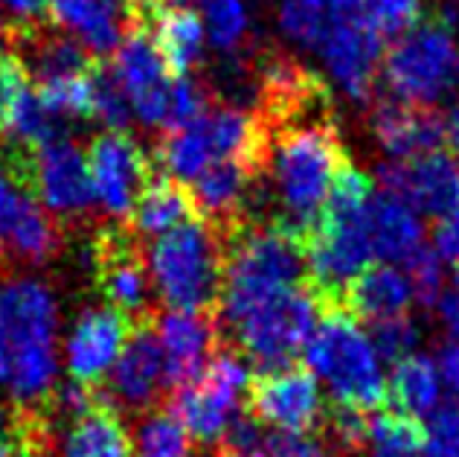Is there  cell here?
<instances>
[{"label":"cell","mask_w":459,"mask_h":457,"mask_svg":"<svg viewBox=\"0 0 459 457\" xmlns=\"http://www.w3.org/2000/svg\"><path fill=\"white\" fill-rule=\"evenodd\" d=\"M268 161L259 184H264L273 201L271 222H282L308 239L334 175L352 163L337 126L334 102L268 128Z\"/></svg>","instance_id":"cell-1"},{"label":"cell","mask_w":459,"mask_h":457,"mask_svg":"<svg viewBox=\"0 0 459 457\" xmlns=\"http://www.w3.org/2000/svg\"><path fill=\"white\" fill-rule=\"evenodd\" d=\"M227 236V266L219 300L221 327H236L250 312L288 288L308 283V239L282 222H253Z\"/></svg>","instance_id":"cell-2"},{"label":"cell","mask_w":459,"mask_h":457,"mask_svg":"<svg viewBox=\"0 0 459 457\" xmlns=\"http://www.w3.org/2000/svg\"><path fill=\"white\" fill-rule=\"evenodd\" d=\"M372 181L355 163H346L334 175L317 227L308 236V286L320 300V312L343 306L346 286L372 266Z\"/></svg>","instance_id":"cell-3"},{"label":"cell","mask_w":459,"mask_h":457,"mask_svg":"<svg viewBox=\"0 0 459 457\" xmlns=\"http://www.w3.org/2000/svg\"><path fill=\"white\" fill-rule=\"evenodd\" d=\"M58 312L50 288L12 280L0 288V388L15 408H41L56 384Z\"/></svg>","instance_id":"cell-4"},{"label":"cell","mask_w":459,"mask_h":457,"mask_svg":"<svg viewBox=\"0 0 459 457\" xmlns=\"http://www.w3.org/2000/svg\"><path fill=\"white\" fill-rule=\"evenodd\" d=\"M306 367L329 384L332 402L360 414L384 411L390 384L384 382L378 353L360 321L343 306L320 312L317 330L306 344Z\"/></svg>","instance_id":"cell-5"},{"label":"cell","mask_w":459,"mask_h":457,"mask_svg":"<svg viewBox=\"0 0 459 457\" xmlns=\"http://www.w3.org/2000/svg\"><path fill=\"white\" fill-rule=\"evenodd\" d=\"M227 266V236L207 219L166 231L149 248L154 292L169 309L219 312Z\"/></svg>","instance_id":"cell-6"},{"label":"cell","mask_w":459,"mask_h":457,"mask_svg":"<svg viewBox=\"0 0 459 457\" xmlns=\"http://www.w3.org/2000/svg\"><path fill=\"white\" fill-rule=\"evenodd\" d=\"M386 93L413 105H437L459 85V47L454 27L428 15L407 35L386 47L381 62Z\"/></svg>","instance_id":"cell-7"},{"label":"cell","mask_w":459,"mask_h":457,"mask_svg":"<svg viewBox=\"0 0 459 457\" xmlns=\"http://www.w3.org/2000/svg\"><path fill=\"white\" fill-rule=\"evenodd\" d=\"M320 300L308 283L288 288L271 303L250 312L236 327H230L236 350L259 373L297 365L308 338L317 330Z\"/></svg>","instance_id":"cell-8"},{"label":"cell","mask_w":459,"mask_h":457,"mask_svg":"<svg viewBox=\"0 0 459 457\" xmlns=\"http://www.w3.org/2000/svg\"><path fill=\"white\" fill-rule=\"evenodd\" d=\"M247 384L250 376L245 356L238 350H230V347H221L195 382L172 391L169 408L184 423L189 437L207 443V446H212V443L219 446L230 423L245 411L241 393L247 391Z\"/></svg>","instance_id":"cell-9"},{"label":"cell","mask_w":459,"mask_h":457,"mask_svg":"<svg viewBox=\"0 0 459 457\" xmlns=\"http://www.w3.org/2000/svg\"><path fill=\"white\" fill-rule=\"evenodd\" d=\"M96 292L108 309L123 312L134 323L154 318L152 303V274L146 254L140 248V236L123 224H108L93 236L91 245Z\"/></svg>","instance_id":"cell-10"},{"label":"cell","mask_w":459,"mask_h":457,"mask_svg":"<svg viewBox=\"0 0 459 457\" xmlns=\"http://www.w3.org/2000/svg\"><path fill=\"white\" fill-rule=\"evenodd\" d=\"M245 411L276 431L317 435L329 405L323 402L320 379L306 365H288L250 379Z\"/></svg>","instance_id":"cell-11"},{"label":"cell","mask_w":459,"mask_h":457,"mask_svg":"<svg viewBox=\"0 0 459 457\" xmlns=\"http://www.w3.org/2000/svg\"><path fill=\"white\" fill-rule=\"evenodd\" d=\"M88 170L96 198L117 219L131 215L140 192L154 175L146 149L128 131H105V135L93 137L88 149Z\"/></svg>","instance_id":"cell-12"},{"label":"cell","mask_w":459,"mask_h":457,"mask_svg":"<svg viewBox=\"0 0 459 457\" xmlns=\"http://www.w3.org/2000/svg\"><path fill=\"white\" fill-rule=\"evenodd\" d=\"M381 192L402 198L428 219H445L459 207V158L448 149L378 166Z\"/></svg>","instance_id":"cell-13"},{"label":"cell","mask_w":459,"mask_h":457,"mask_svg":"<svg viewBox=\"0 0 459 457\" xmlns=\"http://www.w3.org/2000/svg\"><path fill=\"white\" fill-rule=\"evenodd\" d=\"M114 70L119 85L126 88L131 111L146 126H166L169 100H172V74L149 30H128L114 50Z\"/></svg>","instance_id":"cell-14"},{"label":"cell","mask_w":459,"mask_h":457,"mask_svg":"<svg viewBox=\"0 0 459 457\" xmlns=\"http://www.w3.org/2000/svg\"><path fill=\"white\" fill-rule=\"evenodd\" d=\"M157 335L163 347L166 391L195 382L224 347L219 312L169 309L166 315H157Z\"/></svg>","instance_id":"cell-15"},{"label":"cell","mask_w":459,"mask_h":457,"mask_svg":"<svg viewBox=\"0 0 459 457\" xmlns=\"http://www.w3.org/2000/svg\"><path fill=\"white\" fill-rule=\"evenodd\" d=\"M369 128L393 161H410L448 149L445 114L439 108L404 102L393 93L372 96Z\"/></svg>","instance_id":"cell-16"},{"label":"cell","mask_w":459,"mask_h":457,"mask_svg":"<svg viewBox=\"0 0 459 457\" xmlns=\"http://www.w3.org/2000/svg\"><path fill=\"white\" fill-rule=\"evenodd\" d=\"M314 50L320 53L325 67L332 70L334 82L346 91L349 100L372 102L386 53V44L376 32L352 21H334Z\"/></svg>","instance_id":"cell-17"},{"label":"cell","mask_w":459,"mask_h":457,"mask_svg":"<svg viewBox=\"0 0 459 457\" xmlns=\"http://www.w3.org/2000/svg\"><path fill=\"white\" fill-rule=\"evenodd\" d=\"M166 391L163 347L157 335V315L134 323L128 341L111 370V393H105L114 405L128 411H149Z\"/></svg>","instance_id":"cell-18"},{"label":"cell","mask_w":459,"mask_h":457,"mask_svg":"<svg viewBox=\"0 0 459 457\" xmlns=\"http://www.w3.org/2000/svg\"><path fill=\"white\" fill-rule=\"evenodd\" d=\"M131 330H134V321L117 309L105 306L82 312L67 344L70 379L84 388H100L108 373L114 370Z\"/></svg>","instance_id":"cell-19"},{"label":"cell","mask_w":459,"mask_h":457,"mask_svg":"<svg viewBox=\"0 0 459 457\" xmlns=\"http://www.w3.org/2000/svg\"><path fill=\"white\" fill-rule=\"evenodd\" d=\"M0 233L30 262H47L58 250V224L41 207L39 192L23 187L0 163Z\"/></svg>","instance_id":"cell-20"},{"label":"cell","mask_w":459,"mask_h":457,"mask_svg":"<svg viewBox=\"0 0 459 457\" xmlns=\"http://www.w3.org/2000/svg\"><path fill=\"white\" fill-rule=\"evenodd\" d=\"M39 196L53 213L82 215L96 201L88 158L76 143L58 140L39 149Z\"/></svg>","instance_id":"cell-21"},{"label":"cell","mask_w":459,"mask_h":457,"mask_svg":"<svg viewBox=\"0 0 459 457\" xmlns=\"http://www.w3.org/2000/svg\"><path fill=\"white\" fill-rule=\"evenodd\" d=\"M47 15L100 58L114 53L128 32L126 0H50Z\"/></svg>","instance_id":"cell-22"},{"label":"cell","mask_w":459,"mask_h":457,"mask_svg":"<svg viewBox=\"0 0 459 457\" xmlns=\"http://www.w3.org/2000/svg\"><path fill=\"white\" fill-rule=\"evenodd\" d=\"M134 440L119 417L117 405L105 391H96V400L79 417L70 419L62 457H131Z\"/></svg>","instance_id":"cell-23"},{"label":"cell","mask_w":459,"mask_h":457,"mask_svg":"<svg viewBox=\"0 0 459 457\" xmlns=\"http://www.w3.org/2000/svg\"><path fill=\"white\" fill-rule=\"evenodd\" d=\"M413 288L410 280L390 262L364 268L343 292V309L360 323H376L395 315H407Z\"/></svg>","instance_id":"cell-24"},{"label":"cell","mask_w":459,"mask_h":457,"mask_svg":"<svg viewBox=\"0 0 459 457\" xmlns=\"http://www.w3.org/2000/svg\"><path fill=\"white\" fill-rule=\"evenodd\" d=\"M192 219H204L192 187L166 172H154L131 210L128 227L137 236H163L166 231Z\"/></svg>","instance_id":"cell-25"},{"label":"cell","mask_w":459,"mask_h":457,"mask_svg":"<svg viewBox=\"0 0 459 457\" xmlns=\"http://www.w3.org/2000/svg\"><path fill=\"white\" fill-rule=\"evenodd\" d=\"M369 239L376 257L384 262H404L425 245V227L419 213L402 198L381 192L369 201Z\"/></svg>","instance_id":"cell-26"},{"label":"cell","mask_w":459,"mask_h":457,"mask_svg":"<svg viewBox=\"0 0 459 457\" xmlns=\"http://www.w3.org/2000/svg\"><path fill=\"white\" fill-rule=\"evenodd\" d=\"M430 0H334L343 21L376 32L390 47L428 18Z\"/></svg>","instance_id":"cell-27"},{"label":"cell","mask_w":459,"mask_h":457,"mask_svg":"<svg viewBox=\"0 0 459 457\" xmlns=\"http://www.w3.org/2000/svg\"><path fill=\"white\" fill-rule=\"evenodd\" d=\"M439 373L433 358L428 356H407L398 362L390 379V402L395 411H402L413 419H428L439 408Z\"/></svg>","instance_id":"cell-28"},{"label":"cell","mask_w":459,"mask_h":457,"mask_svg":"<svg viewBox=\"0 0 459 457\" xmlns=\"http://www.w3.org/2000/svg\"><path fill=\"white\" fill-rule=\"evenodd\" d=\"M428 428L395 408H384L369 417V457H419Z\"/></svg>","instance_id":"cell-29"},{"label":"cell","mask_w":459,"mask_h":457,"mask_svg":"<svg viewBox=\"0 0 459 457\" xmlns=\"http://www.w3.org/2000/svg\"><path fill=\"white\" fill-rule=\"evenodd\" d=\"M91 91V119H100L108 131H126L131 123V102L126 88L119 85L117 70L108 58H96L88 74Z\"/></svg>","instance_id":"cell-30"},{"label":"cell","mask_w":459,"mask_h":457,"mask_svg":"<svg viewBox=\"0 0 459 457\" xmlns=\"http://www.w3.org/2000/svg\"><path fill=\"white\" fill-rule=\"evenodd\" d=\"M137 457H192L189 431L169 405L157 408L143 423L137 437Z\"/></svg>","instance_id":"cell-31"},{"label":"cell","mask_w":459,"mask_h":457,"mask_svg":"<svg viewBox=\"0 0 459 457\" xmlns=\"http://www.w3.org/2000/svg\"><path fill=\"white\" fill-rule=\"evenodd\" d=\"M30 93H32V76L27 65L9 47L0 50V140H6L12 135Z\"/></svg>","instance_id":"cell-32"},{"label":"cell","mask_w":459,"mask_h":457,"mask_svg":"<svg viewBox=\"0 0 459 457\" xmlns=\"http://www.w3.org/2000/svg\"><path fill=\"white\" fill-rule=\"evenodd\" d=\"M367 327H369V341L384 362H390L395 367L398 362H404L407 356H413L419 344V327L410 315H395L386 321L367 323Z\"/></svg>","instance_id":"cell-33"},{"label":"cell","mask_w":459,"mask_h":457,"mask_svg":"<svg viewBox=\"0 0 459 457\" xmlns=\"http://www.w3.org/2000/svg\"><path fill=\"white\" fill-rule=\"evenodd\" d=\"M204 27L219 50H236L247 32L245 4L241 0H207L204 4Z\"/></svg>","instance_id":"cell-34"},{"label":"cell","mask_w":459,"mask_h":457,"mask_svg":"<svg viewBox=\"0 0 459 457\" xmlns=\"http://www.w3.org/2000/svg\"><path fill=\"white\" fill-rule=\"evenodd\" d=\"M407 280L413 288V300H419L421 306H439V300L445 294V274H442V257L437 254V248L421 245L413 257L404 262Z\"/></svg>","instance_id":"cell-35"},{"label":"cell","mask_w":459,"mask_h":457,"mask_svg":"<svg viewBox=\"0 0 459 457\" xmlns=\"http://www.w3.org/2000/svg\"><path fill=\"white\" fill-rule=\"evenodd\" d=\"M425 428L428 437L419 457H459V396L439 402Z\"/></svg>","instance_id":"cell-36"},{"label":"cell","mask_w":459,"mask_h":457,"mask_svg":"<svg viewBox=\"0 0 459 457\" xmlns=\"http://www.w3.org/2000/svg\"><path fill=\"white\" fill-rule=\"evenodd\" d=\"M210 105H212V93L201 82H195L192 76H180L172 82V100H169V117L163 128L175 131L195 123Z\"/></svg>","instance_id":"cell-37"},{"label":"cell","mask_w":459,"mask_h":457,"mask_svg":"<svg viewBox=\"0 0 459 457\" xmlns=\"http://www.w3.org/2000/svg\"><path fill=\"white\" fill-rule=\"evenodd\" d=\"M250 457H329V452H325L320 437L273 431V435H264L259 449Z\"/></svg>","instance_id":"cell-38"},{"label":"cell","mask_w":459,"mask_h":457,"mask_svg":"<svg viewBox=\"0 0 459 457\" xmlns=\"http://www.w3.org/2000/svg\"><path fill=\"white\" fill-rule=\"evenodd\" d=\"M433 365H437L442 384H448V391L454 396H459V341L451 338V335L445 341H439Z\"/></svg>","instance_id":"cell-39"},{"label":"cell","mask_w":459,"mask_h":457,"mask_svg":"<svg viewBox=\"0 0 459 457\" xmlns=\"http://www.w3.org/2000/svg\"><path fill=\"white\" fill-rule=\"evenodd\" d=\"M433 239H437V254L442 259L454 262V266H459V207L437 222Z\"/></svg>","instance_id":"cell-40"},{"label":"cell","mask_w":459,"mask_h":457,"mask_svg":"<svg viewBox=\"0 0 459 457\" xmlns=\"http://www.w3.org/2000/svg\"><path fill=\"white\" fill-rule=\"evenodd\" d=\"M6 9L12 21L9 23H32V21H44L50 18L47 9H50V0H0Z\"/></svg>","instance_id":"cell-41"},{"label":"cell","mask_w":459,"mask_h":457,"mask_svg":"<svg viewBox=\"0 0 459 457\" xmlns=\"http://www.w3.org/2000/svg\"><path fill=\"white\" fill-rule=\"evenodd\" d=\"M439 315L445 321V327H448V335L451 338L459 341V292H445L442 300H439Z\"/></svg>","instance_id":"cell-42"},{"label":"cell","mask_w":459,"mask_h":457,"mask_svg":"<svg viewBox=\"0 0 459 457\" xmlns=\"http://www.w3.org/2000/svg\"><path fill=\"white\" fill-rule=\"evenodd\" d=\"M12 446H15V437H12V423H9V419H0V457H9Z\"/></svg>","instance_id":"cell-43"},{"label":"cell","mask_w":459,"mask_h":457,"mask_svg":"<svg viewBox=\"0 0 459 457\" xmlns=\"http://www.w3.org/2000/svg\"><path fill=\"white\" fill-rule=\"evenodd\" d=\"M160 4H166V6H186V4H192V0H160Z\"/></svg>","instance_id":"cell-44"},{"label":"cell","mask_w":459,"mask_h":457,"mask_svg":"<svg viewBox=\"0 0 459 457\" xmlns=\"http://www.w3.org/2000/svg\"><path fill=\"white\" fill-rule=\"evenodd\" d=\"M6 266V250H4V242H0V271Z\"/></svg>","instance_id":"cell-45"},{"label":"cell","mask_w":459,"mask_h":457,"mask_svg":"<svg viewBox=\"0 0 459 457\" xmlns=\"http://www.w3.org/2000/svg\"><path fill=\"white\" fill-rule=\"evenodd\" d=\"M4 32H6V23H4V15H0V39H4Z\"/></svg>","instance_id":"cell-46"},{"label":"cell","mask_w":459,"mask_h":457,"mask_svg":"<svg viewBox=\"0 0 459 457\" xmlns=\"http://www.w3.org/2000/svg\"><path fill=\"white\" fill-rule=\"evenodd\" d=\"M456 292H459V266H456Z\"/></svg>","instance_id":"cell-47"}]
</instances>
